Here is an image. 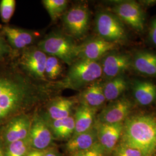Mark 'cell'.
Returning <instances> with one entry per match:
<instances>
[{"mask_svg": "<svg viewBox=\"0 0 156 156\" xmlns=\"http://www.w3.org/2000/svg\"><path fill=\"white\" fill-rule=\"evenodd\" d=\"M70 66L64 78L55 84L56 89H80L97 81L102 75L101 64L97 61L79 58Z\"/></svg>", "mask_w": 156, "mask_h": 156, "instance_id": "cell-3", "label": "cell"}, {"mask_svg": "<svg viewBox=\"0 0 156 156\" xmlns=\"http://www.w3.org/2000/svg\"><path fill=\"white\" fill-rule=\"evenodd\" d=\"M0 156H4L3 154V153H2V151L1 150V149L0 148Z\"/></svg>", "mask_w": 156, "mask_h": 156, "instance_id": "cell-34", "label": "cell"}, {"mask_svg": "<svg viewBox=\"0 0 156 156\" xmlns=\"http://www.w3.org/2000/svg\"><path fill=\"white\" fill-rule=\"evenodd\" d=\"M46 54L39 48L25 50L20 59L23 68L33 77L38 79H45V65Z\"/></svg>", "mask_w": 156, "mask_h": 156, "instance_id": "cell-9", "label": "cell"}, {"mask_svg": "<svg viewBox=\"0 0 156 156\" xmlns=\"http://www.w3.org/2000/svg\"><path fill=\"white\" fill-rule=\"evenodd\" d=\"M75 101L71 98H58L49 106L48 114L52 120L65 119L70 116Z\"/></svg>", "mask_w": 156, "mask_h": 156, "instance_id": "cell-22", "label": "cell"}, {"mask_svg": "<svg viewBox=\"0 0 156 156\" xmlns=\"http://www.w3.org/2000/svg\"><path fill=\"white\" fill-rule=\"evenodd\" d=\"M44 156H57L56 154H55L54 153L52 152H48L46 154H44Z\"/></svg>", "mask_w": 156, "mask_h": 156, "instance_id": "cell-33", "label": "cell"}, {"mask_svg": "<svg viewBox=\"0 0 156 156\" xmlns=\"http://www.w3.org/2000/svg\"><path fill=\"white\" fill-rule=\"evenodd\" d=\"M134 69L140 74L156 77V53L149 51L136 53L132 61Z\"/></svg>", "mask_w": 156, "mask_h": 156, "instance_id": "cell-17", "label": "cell"}, {"mask_svg": "<svg viewBox=\"0 0 156 156\" xmlns=\"http://www.w3.org/2000/svg\"><path fill=\"white\" fill-rule=\"evenodd\" d=\"M96 112V109L83 105L78 107L74 117L75 131L73 135L84 133L94 126Z\"/></svg>", "mask_w": 156, "mask_h": 156, "instance_id": "cell-20", "label": "cell"}, {"mask_svg": "<svg viewBox=\"0 0 156 156\" xmlns=\"http://www.w3.org/2000/svg\"><path fill=\"white\" fill-rule=\"evenodd\" d=\"M42 4L52 21H55L67 9V0H43Z\"/></svg>", "mask_w": 156, "mask_h": 156, "instance_id": "cell-24", "label": "cell"}, {"mask_svg": "<svg viewBox=\"0 0 156 156\" xmlns=\"http://www.w3.org/2000/svg\"><path fill=\"white\" fill-rule=\"evenodd\" d=\"M115 15L122 23L137 32H142L145 27V15L139 3L126 1L117 3L113 8Z\"/></svg>", "mask_w": 156, "mask_h": 156, "instance_id": "cell-6", "label": "cell"}, {"mask_svg": "<svg viewBox=\"0 0 156 156\" xmlns=\"http://www.w3.org/2000/svg\"><path fill=\"white\" fill-rule=\"evenodd\" d=\"M38 46L45 54L55 57L69 66L78 58V45L62 35H50L41 41Z\"/></svg>", "mask_w": 156, "mask_h": 156, "instance_id": "cell-4", "label": "cell"}, {"mask_svg": "<svg viewBox=\"0 0 156 156\" xmlns=\"http://www.w3.org/2000/svg\"><path fill=\"white\" fill-rule=\"evenodd\" d=\"M102 75L108 80L123 75L132 65L130 56L119 53L107 55L104 58L102 64Z\"/></svg>", "mask_w": 156, "mask_h": 156, "instance_id": "cell-10", "label": "cell"}, {"mask_svg": "<svg viewBox=\"0 0 156 156\" xmlns=\"http://www.w3.org/2000/svg\"><path fill=\"white\" fill-rule=\"evenodd\" d=\"M89 16L87 7L75 6L64 15L63 22L69 33L75 38H80L88 30Z\"/></svg>", "mask_w": 156, "mask_h": 156, "instance_id": "cell-7", "label": "cell"}, {"mask_svg": "<svg viewBox=\"0 0 156 156\" xmlns=\"http://www.w3.org/2000/svg\"><path fill=\"white\" fill-rule=\"evenodd\" d=\"M29 139L19 140L9 144L5 156H24L28 151Z\"/></svg>", "mask_w": 156, "mask_h": 156, "instance_id": "cell-26", "label": "cell"}, {"mask_svg": "<svg viewBox=\"0 0 156 156\" xmlns=\"http://www.w3.org/2000/svg\"><path fill=\"white\" fill-rule=\"evenodd\" d=\"M98 142L97 129L94 126L89 130L76 135L69 140L67 144V149L73 153L85 151Z\"/></svg>", "mask_w": 156, "mask_h": 156, "instance_id": "cell-19", "label": "cell"}, {"mask_svg": "<svg viewBox=\"0 0 156 156\" xmlns=\"http://www.w3.org/2000/svg\"><path fill=\"white\" fill-rule=\"evenodd\" d=\"M120 144L140 151L144 156L156 153V117L147 114L129 116L123 123Z\"/></svg>", "mask_w": 156, "mask_h": 156, "instance_id": "cell-1", "label": "cell"}, {"mask_svg": "<svg viewBox=\"0 0 156 156\" xmlns=\"http://www.w3.org/2000/svg\"><path fill=\"white\" fill-rule=\"evenodd\" d=\"M16 7L15 0H2L0 2V17L3 22H9Z\"/></svg>", "mask_w": 156, "mask_h": 156, "instance_id": "cell-27", "label": "cell"}, {"mask_svg": "<svg viewBox=\"0 0 156 156\" xmlns=\"http://www.w3.org/2000/svg\"><path fill=\"white\" fill-rule=\"evenodd\" d=\"M44 153L41 151H33L28 153L27 156H44Z\"/></svg>", "mask_w": 156, "mask_h": 156, "instance_id": "cell-32", "label": "cell"}, {"mask_svg": "<svg viewBox=\"0 0 156 156\" xmlns=\"http://www.w3.org/2000/svg\"><path fill=\"white\" fill-rule=\"evenodd\" d=\"M98 143L105 152L115 149L123 132V123L106 124L97 122Z\"/></svg>", "mask_w": 156, "mask_h": 156, "instance_id": "cell-11", "label": "cell"}, {"mask_svg": "<svg viewBox=\"0 0 156 156\" xmlns=\"http://www.w3.org/2000/svg\"><path fill=\"white\" fill-rule=\"evenodd\" d=\"M131 101L122 96L113 101L106 106L97 117V122L106 124L124 123L132 110Z\"/></svg>", "mask_w": 156, "mask_h": 156, "instance_id": "cell-8", "label": "cell"}, {"mask_svg": "<svg viewBox=\"0 0 156 156\" xmlns=\"http://www.w3.org/2000/svg\"><path fill=\"white\" fill-rule=\"evenodd\" d=\"M10 51V48L4 38L0 35V59L4 58Z\"/></svg>", "mask_w": 156, "mask_h": 156, "instance_id": "cell-30", "label": "cell"}, {"mask_svg": "<svg viewBox=\"0 0 156 156\" xmlns=\"http://www.w3.org/2000/svg\"><path fill=\"white\" fill-rule=\"evenodd\" d=\"M35 91L26 78L0 76V123L28 104Z\"/></svg>", "mask_w": 156, "mask_h": 156, "instance_id": "cell-2", "label": "cell"}, {"mask_svg": "<svg viewBox=\"0 0 156 156\" xmlns=\"http://www.w3.org/2000/svg\"><path fill=\"white\" fill-rule=\"evenodd\" d=\"M134 98L141 106H148L156 101V84L147 80H135L132 86Z\"/></svg>", "mask_w": 156, "mask_h": 156, "instance_id": "cell-15", "label": "cell"}, {"mask_svg": "<svg viewBox=\"0 0 156 156\" xmlns=\"http://www.w3.org/2000/svg\"><path fill=\"white\" fill-rule=\"evenodd\" d=\"M2 31L9 44L18 49L27 48L34 40L33 34L22 28L6 26L2 27Z\"/></svg>", "mask_w": 156, "mask_h": 156, "instance_id": "cell-18", "label": "cell"}, {"mask_svg": "<svg viewBox=\"0 0 156 156\" xmlns=\"http://www.w3.org/2000/svg\"><path fill=\"white\" fill-rule=\"evenodd\" d=\"M96 30L100 38L116 44L127 39L123 23L115 15L109 12H100L97 16Z\"/></svg>", "mask_w": 156, "mask_h": 156, "instance_id": "cell-5", "label": "cell"}, {"mask_svg": "<svg viewBox=\"0 0 156 156\" xmlns=\"http://www.w3.org/2000/svg\"><path fill=\"white\" fill-rule=\"evenodd\" d=\"M30 143L37 150H42L50 145L52 135L45 120L39 116H35L31 122L28 136Z\"/></svg>", "mask_w": 156, "mask_h": 156, "instance_id": "cell-13", "label": "cell"}, {"mask_svg": "<svg viewBox=\"0 0 156 156\" xmlns=\"http://www.w3.org/2000/svg\"><path fill=\"white\" fill-rule=\"evenodd\" d=\"M149 38L151 42L156 46V17L151 22L149 32Z\"/></svg>", "mask_w": 156, "mask_h": 156, "instance_id": "cell-31", "label": "cell"}, {"mask_svg": "<svg viewBox=\"0 0 156 156\" xmlns=\"http://www.w3.org/2000/svg\"><path fill=\"white\" fill-rule=\"evenodd\" d=\"M62 67L59 59L53 56L47 57L45 65V76L51 79H55L60 76Z\"/></svg>", "mask_w": 156, "mask_h": 156, "instance_id": "cell-25", "label": "cell"}, {"mask_svg": "<svg viewBox=\"0 0 156 156\" xmlns=\"http://www.w3.org/2000/svg\"><path fill=\"white\" fill-rule=\"evenodd\" d=\"M116 44L108 42L101 38L92 39L78 45V58L97 61L107 53L115 49Z\"/></svg>", "mask_w": 156, "mask_h": 156, "instance_id": "cell-12", "label": "cell"}, {"mask_svg": "<svg viewBox=\"0 0 156 156\" xmlns=\"http://www.w3.org/2000/svg\"><path fill=\"white\" fill-rule=\"evenodd\" d=\"M105 151L97 142L87 150L73 153V156H105Z\"/></svg>", "mask_w": 156, "mask_h": 156, "instance_id": "cell-29", "label": "cell"}, {"mask_svg": "<svg viewBox=\"0 0 156 156\" xmlns=\"http://www.w3.org/2000/svg\"><path fill=\"white\" fill-rule=\"evenodd\" d=\"M51 128L54 134L58 138H67L71 136L75 131V120L72 116L52 120Z\"/></svg>", "mask_w": 156, "mask_h": 156, "instance_id": "cell-23", "label": "cell"}, {"mask_svg": "<svg viewBox=\"0 0 156 156\" xmlns=\"http://www.w3.org/2000/svg\"><path fill=\"white\" fill-rule=\"evenodd\" d=\"M114 156H144V155L140 151L119 144L115 148Z\"/></svg>", "mask_w": 156, "mask_h": 156, "instance_id": "cell-28", "label": "cell"}, {"mask_svg": "<svg viewBox=\"0 0 156 156\" xmlns=\"http://www.w3.org/2000/svg\"><path fill=\"white\" fill-rule=\"evenodd\" d=\"M128 87V82L123 75L108 80L103 84L106 101H113L122 97Z\"/></svg>", "mask_w": 156, "mask_h": 156, "instance_id": "cell-21", "label": "cell"}, {"mask_svg": "<svg viewBox=\"0 0 156 156\" xmlns=\"http://www.w3.org/2000/svg\"><path fill=\"white\" fill-rule=\"evenodd\" d=\"M103 84L101 82L95 81L88 85L79 95L81 105L96 109L102 105L106 101Z\"/></svg>", "mask_w": 156, "mask_h": 156, "instance_id": "cell-16", "label": "cell"}, {"mask_svg": "<svg viewBox=\"0 0 156 156\" xmlns=\"http://www.w3.org/2000/svg\"><path fill=\"white\" fill-rule=\"evenodd\" d=\"M31 122L27 116L13 119L7 126L5 139L8 143L26 140L28 138Z\"/></svg>", "mask_w": 156, "mask_h": 156, "instance_id": "cell-14", "label": "cell"}]
</instances>
